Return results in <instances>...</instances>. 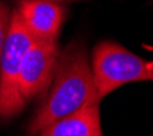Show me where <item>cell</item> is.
I'll list each match as a JSON object with an SVG mask.
<instances>
[{"instance_id":"3957f363","label":"cell","mask_w":153,"mask_h":136,"mask_svg":"<svg viewBox=\"0 0 153 136\" xmlns=\"http://www.w3.org/2000/svg\"><path fill=\"white\" fill-rule=\"evenodd\" d=\"M34 41V35L27 30L19 12L13 11L0 59V121L13 118L25 108L18 89L19 75L26 53Z\"/></svg>"},{"instance_id":"277c9868","label":"cell","mask_w":153,"mask_h":136,"mask_svg":"<svg viewBox=\"0 0 153 136\" xmlns=\"http://www.w3.org/2000/svg\"><path fill=\"white\" fill-rule=\"evenodd\" d=\"M59 60L56 42L36 41L25 56L19 75V94L26 102L47 94L52 85Z\"/></svg>"},{"instance_id":"7a4b0ae2","label":"cell","mask_w":153,"mask_h":136,"mask_svg":"<svg viewBox=\"0 0 153 136\" xmlns=\"http://www.w3.org/2000/svg\"><path fill=\"white\" fill-rule=\"evenodd\" d=\"M92 74L96 97L101 101L126 83L153 80V60H145L119 44L104 41L93 49Z\"/></svg>"},{"instance_id":"52a82bcc","label":"cell","mask_w":153,"mask_h":136,"mask_svg":"<svg viewBox=\"0 0 153 136\" xmlns=\"http://www.w3.org/2000/svg\"><path fill=\"white\" fill-rule=\"evenodd\" d=\"M10 21H11V12H10L8 7L0 1V59H1V52L6 42V37L8 33Z\"/></svg>"},{"instance_id":"ba28073f","label":"cell","mask_w":153,"mask_h":136,"mask_svg":"<svg viewBox=\"0 0 153 136\" xmlns=\"http://www.w3.org/2000/svg\"><path fill=\"white\" fill-rule=\"evenodd\" d=\"M44 1H52V3H59V1H73V0H44Z\"/></svg>"},{"instance_id":"6da1fadb","label":"cell","mask_w":153,"mask_h":136,"mask_svg":"<svg viewBox=\"0 0 153 136\" xmlns=\"http://www.w3.org/2000/svg\"><path fill=\"white\" fill-rule=\"evenodd\" d=\"M96 104L100 101L96 97L92 65L86 49L79 44H71L59 54L52 85L29 123L27 136H37L59 118Z\"/></svg>"},{"instance_id":"8992f818","label":"cell","mask_w":153,"mask_h":136,"mask_svg":"<svg viewBox=\"0 0 153 136\" xmlns=\"http://www.w3.org/2000/svg\"><path fill=\"white\" fill-rule=\"evenodd\" d=\"M37 136H102L99 104L59 118Z\"/></svg>"},{"instance_id":"5b68a950","label":"cell","mask_w":153,"mask_h":136,"mask_svg":"<svg viewBox=\"0 0 153 136\" xmlns=\"http://www.w3.org/2000/svg\"><path fill=\"white\" fill-rule=\"evenodd\" d=\"M27 30L40 41L56 42L66 19V8L44 0H22L16 10Z\"/></svg>"}]
</instances>
